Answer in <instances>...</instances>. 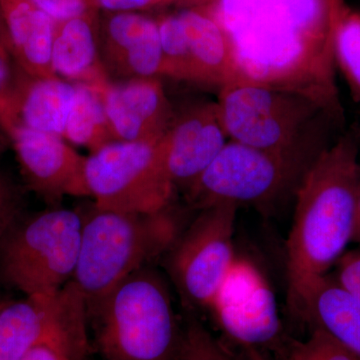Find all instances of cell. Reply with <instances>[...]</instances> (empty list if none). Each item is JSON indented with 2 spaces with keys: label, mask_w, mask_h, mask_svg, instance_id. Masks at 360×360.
<instances>
[{
  "label": "cell",
  "mask_w": 360,
  "mask_h": 360,
  "mask_svg": "<svg viewBox=\"0 0 360 360\" xmlns=\"http://www.w3.org/2000/svg\"><path fill=\"white\" fill-rule=\"evenodd\" d=\"M222 28L238 80L311 99L342 122L336 30L345 0H195Z\"/></svg>",
  "instance_id": "cell-1"
},
{
  "label": "cell",
  "mask_w": 360,
  "mask_h": 360,
  "mask_svg": "<svg viewBox=\"0 0 360 360\" xmlns=\"http://www.w3.org/2000/svg\"><path fill=\"white\" fill-rule=\"evenodd\" d=\"M359 179V146L347 134L319 153L298 184L286 243L288 305L295 316L352 243Z\"/></svg>",
  "instance_id": "cell-2"
},
{
  "label": "cell",
  "mask_w": 360,
  "mask_h": 360,
  "mask_svg": "<svg viewBox=\"0 0 360 360\" xmlns=\"http://www.w3.org/2000/svg\"><path fill=\"white\" fill-rule=\"evenodd\" d=\"M82 214L79 255L71 283L84 297L89 314L127 277L163 258L186 226L174 205L155 213L94 205Z\"/></svg>",
  "instance_id": "cell-3"
},
{
  "label": "cell",
  "mask_w": 360,
  "mask_h": 360,
  "mask_svg": "<svg viewBox=\"0 0 360 360\" xmlns=\"http://www.w3.org/2000/svg\"><path fill=\"white\" fill-rule=\"evenodd\" d=\"M101 360H179L184 328L153 265L127 277L89 314Z\"/></svg>",
  "instance_id": "cell-4"
},
{
  "label": "cell",
  "mask_w": 360,
  "mask_h": 360,
  "mask_svg": "<svg viewBox=\"0 0 360 360\" xmlns=\"http://www.w3.org/2000/svg\"><path fill=\"white\" fill-rule=\"evenodd\" d=\"M217 104L229 141L264 150H323L338 124L307 97L246 80L221 87Z\"/></svg>",
  "instance_id": "cell-5"
},
{
  "label": "cell",
  "mask_w": 360,
  "mask_h": 360,
  "mask_svg": "<svg viewBox=\"0 0 360 360\" xmlns=\"http://www.w3.org/2000/svg\"><path fill=\"white\" fill-rule=\"evenodd\" d=\"M82 229L79 210L22 215L0 241V281L26 296L58 292L72 281Z\"/></svg>",
  "instance_id": "cell-6"
},
{
  "label": "cell",
  "mask_w": 360,
  "mask_h": 360,
  "mask_svg": "<svg viewBox=\"0 0 360 360\" xmlns=\"http://www.w3.org/2000/svg\"><path fill=\"white\" fill-rule=\"evenodd\" d=\"M321 151L283 153L229 141L184 193L187 202L198 210L224 202L272 205L286 194L295 193Z\"/></svg>",
  "instance_id": "cell-7"
},
{
  "label": "cell",
  "mask_w": 360,
  "mask_h": 360,
  "mask_svg": "<svg viewBox=\"0 0 360 360\" xmlns=\"http://www.w3.org/2000/svg\"><path fill=\"white\" fill-rule=\"evenodd\" d=\"M163 136L110 142L85 158V187L96 207L155 213L172 205L176 189L165 167Z\"/></svg>",
  "instance_id": "cell-8"
},
{
  "label": "cell",
  "mask_w": 360,
  "mask_h": 360,
  "mask_svg": "<svg viewBox=\"0 0 360 360\" xmlns=\"http://www.w3.org/2000/svg\"><path fill=\"white\" fill-rule=\"evenodd\" d=\"M239 206L224 202L200 210L163 257L168 277L189 314L212 309L233 266Z\"/></svg>",
  "instance_id": "cell-9"
},
{
  "label": "cell",
  "mask_w": 360,
  "mask_h": 360,
  "mask_svg": "<svg viewBox=\"0 0 360 360\" xmlns=\"http://www.w3.org/2000/svg\"><path fill=\"white\" fill-rule=\"evenodd\" d=\"M87 307L71 281L58 292L0 302V360H22L51 340L70 343L89 354Z\"/></svg>",
  "instance_id": "cell-10"
},
{
  "label": "cell",
  "mask_w": 360,
  "mask_h": 360,
  "mask_svg": "<svg viewBox=\"0 0 360 360\" xmlns=\"http://www.w3.org/2000/svg\"><path fill=\"white\" fill-rule=\"evenodd\" d=\"M210 314L225 336L245 350H276L283 340L274 290L246 258L236 257Z\"/></svg>",
  "instance_id": "cell-11"
},
{
  "label": "cell",
  "mask_w": 360,
  "mask_h": 360,
  "mask_svg": "<svg viewBox=\"0 0 360 360\" xmlns=\"http://www.w3.org/2000/svg\"><path fill=\"white\" fill-rule=\"evenodd\" d=\"M26 187L51 205L65 196H87L85 156L63 136L23 127L6 132Z\"/></svg>",
  "instance_id": "cell-12"
},
{
  "label": "cell",
  "mask_w": 360,
  "mask_h": 360,
  "mask_svg": "<svg viewBox=\"0 0 360 360\" xmlns=\"http://www.w3.org/2000/svg\"><path fill=\"white\" fill-rule=\"evenodd\" d=\"M229 141L217 103H198L175 117L163 136L165 163L175 189L186 193Z\"/></svg>",
  "instance_id": "cell-13"
},
{
  "label": "cell",
  "mask_w": 360,
  "mask_h": 360,
  "mask_svg": "<svg viewBox=\"0 0 360 360\" xmlns=\"http://www.w3.org/2000/svg\"><path fill=\"white\" fill-rule=\"evenodd\" d=\"M106 116L115 141H148L167 134L174 120L158 77L129 78L101 89Z\"/></svg>",
  "instance_id": "cell-14"
},
{
  "label": "cell",
  "mask_w": 360,
  "mask_h": 360,
  "mask_svg": "<svg viewBox=\"0 0 360 360\" xmlns=\"http://www.w3.org/2000/svg\"><path fill=\"white\" fill-rule=\"evenodd\" d=\"M73 96L75 84L59 77H32L15 63L0 129L4 134L23 127L63 136Z\"/></svg>",
  "instance_id": "cell-15"
},
{
  "label": "cell",
  "mask_w": 360,
  "mask_h": 360,
  "mask_svg": "<svg viewBox=\"0 0 360 360\" xmlns=\"http://www.w3.org/2000/svg\"><path fill=\"white\" fill-rule=\"evenodd\" d=\"M99 25L98 13L56 23L51 66L56 77L96 86L110 82L101 53Z\"/></svg>",
  "instance_id": "cell-16"
},
{
  "label": "cell",
  "mask_w": 360,
  "mask_h": 360,
  "mask_svg": "<svg viewBox=\"0 0 360 360\" xmlns=\"http://www.w3.org/2000/svg\"><path fill=\"white\" fill-rule=\"evenodd\" d=\"M14 63L28 75L58 77L51 66L56 22L32 0H0Z\"/></svg>",
  "instance_id": "cell-17"
},
{
  "label": "cell",
  "mask_w": 360,
  "mask_h": 360,
  "mask_svg": "<svg viewBox=\"0 0 360 360\" xmlns=\"http://www.w3.org/2000/svg\"><path fill=\"white\" fill-rule=\"evenodd\" d=\"M298 317L311 328H321L360 356V302L333 274L312 285Z\"/></svg>",
  "instance_id": "cell-18"
},
{
  "label": "cell",
  "mask_w": 360,
  "mask_h": 360,
  "mask_svg": "<svg viewBox=\"0 0 360 360\" xmlns=\"http://www.w3.org/2000/svg\"><path fill=\"white\" fill-rule=\"evenodd\" d=\"M177 14L186 30L198 84L220 89L238 80L231 45L222 28L194 7H184Z\"/></svg>",
  "instance_id": "cell-19"
},
{
  "label": "cell",
  "mask_w": 360,
  "mask_h": 360,
  "mask_svg": "<svg viewBox=\"0 0 360 360\" xmlns=\"http://www.w3.org/2000/svg\"><path fill=\"white\" fill-rule=\"evenodd\" d=\"M73 84L75 96L63 137L70 144L82 146L94 153L115 141L104 108L101 94L104 85Z\"/></svg>",
  "instance_id": "cell-20"
},
{
  "label": "cell",
  "mask_w": 360,
  "mask_h": 360,
  "mask_svg": "<svg viewBox=\"0 0 360 360\" xmlns=\"http://www.w3.org/2000/svg\"><path fill=\"white\" fill-rule=\"evenodd\" d=\"M156 23L165 60V77L198 84L186 30L179 14L161 15Z\"/></svg>",
  "instance_id": "cell-21"
},
{
  "label": "cell",
  "mask_w": 360,
  "mask_h": 360,
  "mask_svg": "<svg viewBox=\"0 0 360 360\" xmlns=\"http://www.w3.org/2000/svg\"><path fill=\"white\" fill-rule=\"evenodd\" d=\"M155 21L153 18L135 13H110L101 20L99 39L108 71Z\"/></svg>",
  "instance_id": "cell-22"
},
{
  "label": "cell",
  "mask_w": 360,
  "mask_h": 360,
  "mask_svg": "<svg viewBox=\"0 0 360 360\" xmlns=\"http://www.w3.org/2000/svg\"><path fill=\"white\" fill-rule=\"evenodd\" d=\"M129 78L165 77V60L155 23L111 65L108 73Z\"/></svg>",
  "instance_id": "cell-23"
},
{
  "label": "cell",
  "mask_w": 360,
  "mask_h": 360,
  "mask_svg": "<svg viewBox=\"0 0 360 360\" xmlns=\"http://www.w3.org/2000/svg\"><path fill=\"white\" fill-rule=\"evenodd\" d=\"M335 56L352 97L360 103V13L347 6L336 30Z\"/></svg>",
  "instance_id": "cell-24"
},
{
  "label": "cell",
  "mask_w": 360,
  "mask_h": 360,
  "mask_svg": "<svg viewBox=\"0 0 360 360\" xmlns=\"http://www.w3.org/2000/svg\"><path fill=\"white\" fill-rule=\"evenodd\" d=\"M304 340L284 338L276 352L283 360H360L359 355L321 328H311Z\"/></svg>",
  "instance_id": "cell-25"
},
{
  "label": "cell",
  "mask_w": 360,
  "mask_h": 360,
  "mask_svg": "<svg viewBox=\"0 0 360 360\" xmlns=\"http://www.w3.org/2000/svg\"><path fill=\"white\" fill-rule=\"evenodd\" d=\"M179 360L239 359L203 326L196 315L189 314L184 324Z\"/></svg>",
  "instance_id": "cell-26"
},
{
  "label": "cell",
  "mask_w": 360,
  "mask_h": 360,
  "mask_svg": "<svg viewBox=\"0 0 360 360\" xmlns=\"http://www.w3.org/2000/svg\"><path fill=\"white\" fill-rule=\"evenodd\" d=\"M23 191L6 170L0 168V241L11 226L22 217Z\"/></svg>",
  "instance_id": "cell-27"
},
{
  "label": "cell",
  "mask_w": 360,
  "mask_h": 360,
  "mask_svg": "<svg viewBox=\"0 0 360 360\" xmlns=\"http://www.w3.org/2000/svg\"><path fill=\"white\" fill-rule=\"evenodd\" d=\"M56 23L97 13L96 0H32Z\"/></svg>",
  "instance_id": "cell-28"
},
{
  "label": "cell",
  "mask_w": 360,
  "mask_h": 360,
  "mask_svg": "<svg viewBox=\"0 0 360 360\" xmlns=\"http://www.w3.org/2000/svg\"><path fill=\"white\" fill-rule=\"evenodd\" d=\"M335 266V281L360 302V248L345 251Z\"/></svg>",
  "instance_id": "cell-29"
},
{
  "label": "cell",
  "mask_w": 360,
  "mask_h": 360,
  "mask_svg": "<svg viewBox=\"0 0 360 360\" xmlns=\"http://www.w3.org/2000/svg\"><path fill=\"white\" fill-rule=\"evenodd\" d=\"M87 355L66 341L51 340L33 347L22 360H87Z\"/></svg>",
  "instance_id": "cell-30"
},
{
  "label": "cell",
  "mask_w": 360,
  "mask_h": 360,
  "mask_svg": "<svg viewBox=\"0 0 360 360\" xmlns=\"http://www.w3.org/2000/svg\"><path fill=\"white\" fill-rule=\"evenodd\" d=\"M172 1L175 0H96V4L99 11L108 13H134Z\"/></svg>",
  "instance_id": "cell-31"
},
{
  "label": "cell",
  "mask_w": 360,
  "mask_h": 360,
  "mask_svg": "<svg viewBox=\"0 0 360 360\" xmlns=\"http://www.w3.org/2000/svg\"><path fill=\"white\" fill-rule=\"evenodd\" d=\"M15 63L11 52L0 42V115L6 108L7 98L13 85Z\"/></svg>",
  "instance_id": "cell-32"
},
{
  "label": "cell",
  "mask_w": 360,
  "mask_h": 360,
  "mask_svg": "<svg viewBox=\"0 0 360 360\" xmlns=\"http://www.w3.org/2000/svg\"><path fill=\"white\" fill-rule=\"evenodd\" d=\"M352 243H360V179L356 189V206H355V225Z\"/></svg>",
  "instance_id": "cell-33"
},
{
  "label": "cell",
  "mask_w": 360,
  "mask_h": 360,
  "mask_svg": "<svg viewBox=\"0 0 360 360\" xmlns=\"http://www.w3.org/2000/svg\"><path fill=\"white\" fill-rule=\"evenodd\" d=\"M0 42L6 47L7 51L11 52V39H9L6 22H4V16H2L1 9H0Z\"/></svg>",
  "instance_id": "cell-34"
},
{
  "label": "cell",
  "mask_w": 360,
  "mask_h": 360,
  "mask_svg": "<svg viewBox=\"0 0 360 360\" xmlns=\"http://www.w3.org/2000/svg\"><path fill=\"white\" fill-rule=\"evenodd\" d=\"M245 352L250 360H269L264 356L262 352H258V350L248 349L245 350Z\"/></svg>",
  "instance_id": "cell-35"
},
{
  "label": "cell",
  "mask_w": 360,
  "mask_h": 360,
  "mask_svg": "<svg viewBox=\"0 0 360 360\" xmlns=\"http://www.w3.org/2000/svg\"><path fill=\"white\" fill-rule=\"evenodd\" d=\"M9 141L7 139L6 134H4V130L0 129V153L4 150L6 148V144L8 143Z\"/></svg>",
  "instance_id": "cell-36"
}]
</instances>
